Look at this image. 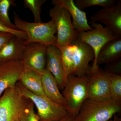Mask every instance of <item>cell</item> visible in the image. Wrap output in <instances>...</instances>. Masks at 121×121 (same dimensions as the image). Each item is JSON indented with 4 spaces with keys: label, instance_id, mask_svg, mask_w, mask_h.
<instances>
[{
    "label": "cell",
    "instance_id": "obj_1",
    "mask_svg": "<svg viewBox=\"0 0 121 121\" xmlns=\"http://www.w3.org/2000/svg\"><path fill=\"white\" fill-rule=\"evenodd\" d=\"M13 22L18 30L27 35V39L25 45L36 43L47 46L56 45L57 38L55 35L56 33V27L53 20L46 23L27 22L15 13Z\"/></svg>",
    "mask_w": 121,
    "mask_h": 121
},
{
    "label": "cell",
    "instance_id": "obj_2",
    "mask_svg": "<svg viewBox=\"0 0 121 121\" xmlns=\"http://www.w3.org/2000/svg\"><path fill=\"white\" fill-rule=\"evenodd\" d=\"M121 109V103L112 98L103 100L87 98L74 121H109Z\"/></svg>",
    "mask_w": 121,
    "mask_h": 121
},
{
    "label": "cell",
    "instance_id": "obj_3",
    "mask_svg": "<svg viewBox=\"0 0 121 121\" xmlns=\"http://www.w3.org/2000/svg\"><path fill=\"white\" fill-rule=\"evenodd\" d=\"M62 94L69 114L74 118L88 98V76L70 75L67 78Z\"/></svg>",
    "mask_w": 121,
    "mask_h": 121
},
{
    "label": "cell",
    "instance_id": "obj_4",
    "mask_svg": "<svg viewBox=\"0 0 121 121\" xmlns=\"http://www.w3.org/2000/svg\"><path fill=\"white\" fill-rule=\"evenodd\" d=\"M20 95L30 99L37 108L38 117L41 121H56L69 114L66 108L52 102L46 96L34 94L26 89L19 82L16 84Z\"/></svg>",
    "mask_w": 121,
    "mask_h": 121
},
{
    "label": "cell",
    "instance_id": "obj_5",
    "mask_svg": "<svg viewBox=\"0 0 121 121\" xmlns=\"http://www.w3.org/2000/svg\"><path fill=\"white\" fill-rule=\"evenodd\" d=\"M49 15L56 27L57 40L56 46L59 48L70 44L78 39V33L74 28L69 12L62 7L54 5L49 10Z\"/></svg>",
    "mask_w": 121,
    "mask_h": 121
},
{
    "label": "cell",
    "instance_id": "obj_6",
    "mask_svg": "<svg viewBox=\"0 0 121 121\" xmlns=\"http://www.w3.org/2000/svg\"><path fill=\"white\" fill-rule=\"evenodd\" d=\"M92 30L79 33L78 39L87 44L91 48L94 52L95 57L91 72L97 70L99 67L96 64V60L99 51L103 46L110 40L117 38L111 30L107 27H103L101 24H91Z\"/></svg>",
    "mask_w": 121,
    "mask_h": 121
},
{
    "label": "cell",
    "instance_id": "obj_7",
    "mask_svg": "<svg viewBox=\"0 0 121 121\" xmlns=\"http://www.w3.org/2000/svg\"><path fill=\"white\" fill-rule=\"evenodd\" d=\"M47 45L34 43L25 45L22 58L25 69L41 75L46 69Z\"/></svg>",
    "mask_w": 121,
    "mask_h": 121
},
{
    "label": "cell",
    "instance_id": "obj_8",
    "mask_svg": "<svg viewBox=\"0 0 121 121\" xmlns=\"http://www.w3.org/2000/svg\"><path fill=\"white\" fill-rule=\"evenodd\" d=\"M88 76V98L97 100L111 98L108 72L99 67Z\"/></svg>",
    "mask_w": 121,
    "mask_h": 121
},
{
    "label": "cell",
    "instance_id": "obj_9",
    "mask_svg": "<svg viewBox=\"0 0 121 121\" xmlns=\"http://www.w3.org/2000/svg\"><path fill=\"white\" fill-rule=\"evenodd\" d=\"M74 70L73 75H87L91 71L89 63L94 59V51L90 45L78 39L72 43Z\"/></svg>",
    "mask_w": 121,
    "mask_h": 121
},
{
    "label": "cell",
    "instance_id": "obj_10",
    "mask_svg": "<svg viewBox=\"0 0 121 121\" xmlns=\"http://www.w3.org/2000/svg\"><path fill=\"white\" fill-rule=\"evenodd\" d=\"M90 23L105 25L116 37H121V1L112 7L103 8L90 17Z\"/></svg>",
    "mask_w": 121,
    "mask_h": 121
},
{
    "label": "cell",
    "instance_id": "obj_11",
    "mask_svg": "<svg viewBox=\"0 0 121 121\" xmlns=\"http://www.w3.org/2000/svg\"><path fill=\"white\" fill-rule=\"evenodd\" d=\"M24 69L21 60L0 63V96L6 89L16 86Z\"/></svg>",
    "mask_w": 121,
    "mask_h": 121
},
{
    "label": "cell",
    "instance_id": "obj_12",
    "mask_svg": "<svg viewBox=\"0 0 121 121\" xmlns=\"http://www.w3.org/2000/svg\"><path fill=\"white\" fill-rule=\"evenodd\" d=\"M46 69L54 76L59 89L63 90L66 79L60 50L56 45L47 47Z\"/></svg>",
    "mask_w": 121,
    "mask_h": 121
},
{
    "label": "cell",
    "instance_id": "obj_13",
    "mask_svg": "<svg viewBox=\"0 0 121 121\" xmlns=\"http://www.w3.org/2000/svg\"><path fill=\"white\" fill-rule=\"evenodd\" d=\"M52 4L64 8L69 12L72 17L74 28L79 33L92 30L86 17V13L76 6L73 0H52Z\"/></svg>",
    "mask_w": 121,
    "mask_h": 121
},
{
    "label": "cell",
    "instance_id": "obj_14",
    "mask_svg": "<svg viewBox=\"0 0 121 121\" xmlns=\"http://www.w3.org/2000/svg\"><path fill=\"white\" fill-rule=\"evenodd\" d=\"M41 76L45 96L52 102L67 109L65 99L60 91L57 82L52 74L46 69Z\"/></svg>",
    "mask_w": 121,
    "mask_h": 121
},
{
    "label": "cell",
    "instance_id": "obj_15",
    "mask_svg": "<svg viewBox=\"0 0 121 121\" xmlns=\"http://www.w3.org/2000/svg\"><path fill=\"white\" fill-rule=\"evenodd\" d=\"M26 40L13 36L0 50V63L21 60Z\"/></svg>",
    "mask_w": 121,
    "mask_h": 121
},
{
    "label": "cell",
    "instance_id": "obj_16",
    "mask_svg": "<svg viewBox=\"0 0 121 121\" xmlns=\"http://www.w3.org/2000/svg\"><path fill=\"white\" fill-rule=\"evenodd\" d=\"M121 37H117L107 43L101 48L96 60L97 66L108 64L121 58Z\"/></svg>",
    "mask_w": 121,
    "mask_h": 121
},
{
    "label": "cell",
    "instance_id": "obj_17",
    "mask_svg": "<svg viewBox=\"0 0 121 121\" xmlns=\"http://www.w3.org/2000/svg\"><path fill=\"white\" fill-rule=\"evenodd\" d=\"M18 82L34 94L46 96L44 92L41 75L35 72L24 69Z\"/></svg>",
    "mask_w": 121,
    "mask_h": 121
},
{
    "label": "cell",
    "instance_id": "obj_18",
    "mask_svg": "<svg viewBox=\"0 0 121 121\" xmlns=\"http://www.w3.org/2000/svg\"><path fill=\"white\" fill-rule=\"evenodd\" d=\"M16 5L14 0H0V22L9 28L18 30L15 25L11 22L8 14L10 7H14Z\"/></svg>",
    "mask_w": 121,
    "mask_h": 121
},
{
    "label": "cell",
    "instance_id": "obj_19",
    "mask_svg": "<svg viewBox=\"0 0 121 121\" xmlns=\"http://www.w3.org/2000/svg\"><path fill=\"white\" fill-rule=\"evenodd\" d=\"M108 73L111 98L121 103V76Z\"/></svg>",
    "mask_w": 121,
    "mask_h": 121
},
{
    "label": "cell",
    "instance_id": "obj_20",
    "mask_svg": "<svg viewBox=\"0 0 121 121\" xmlns=\"http://www.w3.org/2000/svg\"><path fill=\"white\" fill-rule=\"evenodd\" d=\"M116 0H75L76 6L82 11L86 8L94 6H99L103 8L112 7L115 5Z\"/></svg>",
    "mask_w": 121,
    "mask_h": 121
},
{
    "label": "cell",
    "instance_id": "obj_21",
    "mask_svg": "<svg viewBox=\"0 0 121 121\" xmlns=\"http://www.w3.org/2000/svg\"><path fill=\"white\" fill-rule=\"evenodd\" d=\"M46 1V0H24L25 8L29 9L31 11L35 22H41V7Z\"/></svg>",
    "mask_w": 121,
    "mask_h": 121
},
{
    "label": "cell",
    "instance_id": "obj_22",
    "mask_svg": "<svg viewBox=\"0 0 121 121\" xmlns=\"http://www.w3.org/2000/svg\"><path fill=\"white\" fill-rule=\"evenodd\" d=\"M19 121H41L38 115L35 113L34 104L28 99L27 98L26 105Z\"/></svg>",
    "mask_w": 121,
    "mask_h": 121
},
{
    "label": "cell",
    "instance_id": "obj_23",
    "mask_svg": "<svg viewBox=\"0 0 121 121\" xmlns=\"http://www.w3.org/2000/svg\"><path fill=\"white\" fill-rule=\"evenodd\" d=\"M0 32L8 33L17 36L27 40V36L26 33L23 31L18 30L12 29L8 27L0 22Z\"/></svg>",
    "mask_w": 121,
    "mask_h": 121
},
{
    "label": "cell",
    "instance_id": "obj_24",
    "mask_svg": "<svg viewBox=\"0 0 121 121\" xmlns=\"http://www.w3.org/2000/svg\"><path fill=\"white\" fill-rule=\"evenodd\" d=\"M120 58L109 63L105 71L110 73L121 75V62Z\"/></svg>",
    "mask_w": 121,
    "mask_h": 121
},
{
    "label": "cell",
    "instance_id": "obj_25",
    "mask_svg": "<svg viewBox=\"0 0 121 121\" xmlns=\"http://www.w3.org/2000/svg\"><path fill=\"white\" fill-rule=\"evenodd\" d=\"M14 36L8 33L0 32V50Z\"/></svg>",
    "mask_w": 121,
    "mask_h": 121
},
{
    "label": "cell",
    "instance_id": "obj_26",
    "mask_svg": "<svg viewBox=\"0 0 121 121\" xmlns=\"http://www.w3.org/2000/svg\"><path fill=\"white\" fill-rule=\"evenodd\" d=\"M74 118L69 114L62 119L56 121H74Z\"/></svg>",
    "mask_w": 121,
    "mask_h": 121
},
{
    "label": "cell",
    "instance_id": "obj_27",
    "mask_svg": "<svg viewBox=\"0 0 121 121\" xmlns=\"http://www.w3.org/2000/svg\"><path fill=\"white\" fill-rule=\"evenodd\" d=\"M111 121H121V118L117 114H115L113 117V119Z\"/></svg>",
    "mask_w": 121,
    "mask_h": 121
},
{
    "label": "cell",
    "instance_id": "obj_28",
    "mask_svg": "<svg viewBox=\"0 0 121 121\" xmlns=\"http://www.w3.org/2000/svg\"><path fill=\"white\" fill-rule=\"evenodd\" d=\"M112 121V120H110V121Z\"/></svg>",
    "mask_w": 121,
    "mask_h": 121
}]
</instances>
